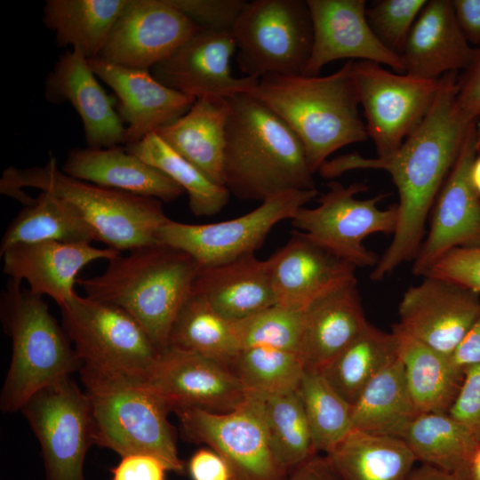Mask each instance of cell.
I'll list each match as a JSON object with an SVG mask.
<instances>
[{
  "label": "cell",
  "mask_w": 480,
  "mask_h": 480,
  "mask_svg": "<svg viewBox=\"0 0 480 480\" xmlns=\"http://www.w3.org/2000/svg\"><path fill=\"white\" fill-rule=\"evenodd\" d=\"M479 313L477 292L442 277L425 276L404 292L396 324L430 348L452 356Z\"/></svg>",
  "instance_id": "cell-18"
},
{
  "label": "cell",
  "mask_w": 480,
  "mask_h": 480,
  "mask_svg": "<svg viewBox=\"0 0 480 480\" xmlns=\"http://www.w3.org/2000/svg\"><path fill=\"white\" fill-rule=\"evenodd\" d=\"M24 187L63 199L92 228L97 241L120 252L157 243L158 228L170 220L160 200L72 178L59 170L54 157L44 166L4 171L1 193L28 206L36 198L22 191Z\"/></svg>",
  "instance_id": "cell-5"
},
{
  "label": "cell",
  "mask_w": 480,
  "mask_h": 480,
  "mask_svg": "<svg viewBox=\"0 0 480 480\" xmlns=\"http://www.w3.org/2000/svg\"><path fill=\"white\" fill-rule=\"evenodd\" d=\"M88 63L117 96L118 114L127 124L126 145L178 119L196 101L194 97L164 85L148 70L121 67L100 57L90 59Z\"/></svg>",
  "instance_id": "cell-23"
},
{
  "label": "cell",
  "mask_w": 480,
  "mask_h": 480,
  "mask_svg": "<svg viewBox=\"0 0 480 480\" xmlns=\"http://www.w3.org/2000/svg\"><path fill=\"white\" fill-rule=\"evenodd\" d=\"M188 469L192 480H231L228 466L212 449L197 450L189 459Z\"/></svg>",
  "instance_id": "cell-49"
},
{
  "label": "cell",
  "mask_w": 480,
  "mask_h": 480,
  "mask_svg": "<svg viewBox=\"0 0 480 480\" xmlns=\"http://www.w3.org/2000/svg\"><path fill=\"white\" fill-rule=\"evenodd\" d=\"M398 358L379 373L352 405V427L376 435L402 438L419 415Z\"/></svg>",
  "instance_id": "cell-33"
},
{
  "label": "cell",
  "mask_w": 480,
  "mask_h": 480,
  "mask_svg": "<svg viewBox=\"0 0 480 480\" xmlns=\"http://www.w3.org/2000/svg\"><path fill=\"white\" fill-rule=\"evenodd\" d=\"M20 412L40 444L45 480H85L84 459L94 444L90 406L70 376L39 390Z\"/></svg>",
  "instance_id": "cell-14"
},
{
  "label": "cell",
  "mask_w": 480,
  "mask_h": 480,
  "mask_svg": "<svg viewBox=\"0 0 480 480\" xmlns=\"http://www.w3.org/2000/svg\"><path fill=\"white\" fill-rule=\"evenodd\" d=\"M200 29L168 0H128L99 57L149 70Z\"/></svg>",
  "instance_id": "cell-16"
},
{
  "label": "cell",
  "mask_w": 480,
  "mask_h": 480,
  "mask_svg": "<svg viewBox=\"0 0 480 480\" xmlns=\"http://www.w3.org/2000/svg\"><path fill=\"white\" fill-rule=\"evenodd\" d=\"M352 69L368 137L378 157L387 158L423 121L436 100L441 77L426 80L394 74L368 60H353Z\"/></svg>",
  "instance_id": "cell-12"
},
{
  "label": "cell",
  "mask_w": 480,
  "mask_h": 480,
  "mask_svg": "<svg viewBox=\"0 0 480 480\" xmlns=\"http://www.w3.org/2000/svg\"><path fill=\"white\" fill-rule=\"evenodd\" d=\"M448 414L480 442V363L465 368L460 390Z\"/></svg>",
  "instance_id": "cell-46"
},
{
  "label": "cell",
  "mask_w": 480,
  "mask_h": 480,
  "mask_svg": "<svg viewBox=\"0 0 480 480\" xmlns=\"http://www.w3.org/2000/svg\"><path fill=\"white\" fill-rule=\"evenodd\" d=\"M10 278L0 297V318L12 341V358L0 396L3 412L20 411L39 390L83 364L43 296Z\"/></svg>",
  "instance_id": "cell-7"
},
{
  "label": "cell",
  "mask_w": 480,
  "mask_h": 480,
  "mask_svg": "<svg viewBox=\"0 0 480 480\" xmlns=\"http://www.w3.org/2000/svg\"><path fill=\"white\" fill-rule=\"evenodd\" d=\"M459 72L441 76L436 100L418 128L387 158H364L357 152L324 162L323 178L332 179L353 169H382L396 185L399 202L393 239L371 273L380 281L404 262L414 260L422 244L426 220L460 152L468 120L456 103Z\"/></svg>",
  "instance_id": "cell-1"
},
{
  "label": "cell",
  "mask_w": 480,
  "mask_h": 480,
  "mask_svg": "<svg viewBox=\"0 0 480 480\" xmlns=\"http://www.w3.org/2000/svg\"><path fill=\"white\" fill-rule=\"evenodd\" d=\"M146 382L172 411L198 408L228 412L247 397L229 366L172 346L160 352Z\"/></svg>",
  "instance_id": "cell-17"
},
{
  "label": "cell",
  "mask_w": 480,
  "mask_h": 480,
  "mask_svg": "<svg viewBox=\"0 0 480 480\" xmlns=\"http://www.w3.org/2000/svg\"><path fill=\"white\" fill-rule=\"evenodd\" d=\"M406 480H470L468 474H451L429 465L422 464L412 470Z\"/></svg>",
  "instance_id": "cell-53"
},
{
  "label": "cell",
  "mask_w": 480,
  "mask_h": 480,
  "mask_svg": "<svg viewBox=\"0 0 480 480\" xmlns=\"http://www.w3.org/2000/svg\"><path fill=\"white\" fill-rule=\"evenodd\" d=\"M169 346L212 358L230 368L241 350L234 322L193 291L174 321Z\"/></svg>",
  "instance_id": "cell-37"
},
{
  "label": "cell",
  "mask_w": 480,
  "mask_h": 480,
  "mask_svg": "<svg viewBox=\"0 0 480 480\" xmlns=\"http://www.w3.org/2000/svg\"><path fill=\"white\" fill-rule=\"evenodd\" d=\"M425 276L450 280L480 295V247L448 251L431 266Z\"/></svg>",
  "instance_id": "cell-45"
},
{
  "label": "cell",
  "mask_w": 480,
  "mask_h": 480,
  "mask_svg": "<svg viewBox=\"0 0 480 480\" xmlns=\"http://www.w3.org/2000/svg\"><path fill=\"white\" fill-rule=\"evenodd\" d=\"M231 369L246 395L264 396L297 389L305 366L297 352L255 346L242 348Z\"/></svg>",
  "instance_id": "cell-41"
},
{
  "label": "cell",
  "mask_w": 480,
  "mask_h": 480,
  "mask_svg": "<svg viewBox=\"0 0 480 480\" xmlns=\"http://www.w3.org/2000/svg\"><path fill=\"white\" fill-rule=\"evenodd\" d=\"M470 178L475 189L480 196V155L475 158L472 164Z\"/></svg>",
  "instance_id": "cell-55"
},
{
  "label": "cell",
  "mask_w": 480,
  "mask_h": 480,
  "mask_svg": "<svg viewBox=\"0 0 480 480\" xmlns=\"http://www.w3.org/2000/svg\"><path fill=\"white\" fill-rule=\"evenodd\" d=\"M427 0H380L366 8L372 30L391 52L400 56L410 30Z\"/></svg>",
  "instance_id": "cell-43"
},
{
  "label": "cell",
  "mask_w": 480,
  "mask_h": 480,
  "mask_svg": "<svg viewBox=\"0 0 480 480\" xmlns=\"http://www.w3.org/2000/svg\"><path fill=\"white\" fill-rule=\"evenodd\" d=\"M44 95L52 103L68 101L75 108L83 122L87 148L126 145V127L116 111V100L99 84L79 51H67L59 57L46 78Z\"/></svg>",
  "instance_id": "cell-22"
},
{
  "label": "cell",
  "mask_w": 480,
  "mask_h": 480,
  "mask_svg": "<svg viewBox=\"0 0 480 480\" xmlns=\"http://www.w3.org/2000/svg\"><path fill=\"white\" fill-rule=\"evenodd\" d=\"M318 198L314 208L301 207L292 224L319 245L357 268H374L379 257L368 250L364 240L375 233L394 234L397 222L396 204L380 209L378 204L387 195L357 199L356 195L369 188L361 182L348 187L337 181Z\"/></svg>",
  "instance_id": "cell-10"
},
{
  "label": "cell",
  "mask_w": 480,
  "mask_h": 480,
  "mask_svg": "<svg viewBox=\"0 0 480 480\" xmlns=\"http://www.w3.org/2000/svg\"><path fill=\"white\" fill-rule=\"evenodd\" d=\"M228 100L223 176L229 193L262 202L286 191L316 189L303 145L292 130L248 93Z\"/></svg>",
  "instance_id": "cell-2"
},
{
  "label": "cell",
  "mask_w": 480,
  "mask_h": 480,
  "mask_svg": "<svg viewBox=\"0 0 480 480\" xmlns=\"http://www.w3.org/2000/svg\"><path fill=\"white\" fill-rule=\"evenodd\" d=\"M60 308L62 327L84 366L147 380L161 351L131 315L77 293Z\"/></svg>",
  "instance_id": "cell-9"
},
{
  "label": "cell",
  "mask_w": 480,
  "mask_h": 480,
  "mask_svg": "<svg viewBox=\"0 0 480 480\" xmlns=\"http://www.w3.org/2000/svg\"><path fill=\"white\" fill-rule=\"evenodd\" d=\"M452 358L457 365L464 369L480 363V313L452 355Z\"/></svg>",
  "instance_id": "cell-52"
},
{
  "label": "cell",
  "mask_w": 480,
  "mask_h": 480,
  "mask_svg": "<svg viewBox=\"0 0 480 480\" xmlns=\"http://www.w3.org/2000/svg\"><path fill=\"white\" fill-rule=\"evenodd\" d=\"M402 439L417 460L451 474L469 475L473 454L480 442L448 413H420Z\"/></svg>",
  "instance_id": "cell-35"
},
{
  "label": "cell",
  "mask_w": 480,
  "mask_h": 480,
  "mask_svg": "<svg viewBox=\"0 0 480 480\" xmlns=\"http://www.w3.org/2000/svg\"><path fill=\"white\" fill-rule=\"evenodd\" d=\"M198 28L232 33L247 4L244 0H168Z\"/></svg>",
  "instance_id": "cell-44"
},
{
  "label": "cell",
  "mask_w": 480,
  "mask_h": 480,
  "mask_svg": "<svg viewBox=\"0 0 480 480\" xmlns=\"http://www.w3.org/2000/svg\"><path fill=\"white\" fill-rule=\"evenodd\" d=\"M304 310L275 304L234 322L241 349L267 346L298 353Z\"/></svg>",
  "instance_id": "cell-42"
},
{
  "label": "cell",
  "mask_w": 480,
  "mask_h": 480,
  "mask_svg": "<svg viewBox=\"0 0 480 480\" xmlns=\"http://www.w3.org/2000/svg\"><path fill=\"white\" fill-rule=\"evenodd\" d=\"M193 292L204 297L218 313L232 322L276 304L269 260H259L254 253L201 268Z\"/></svg>",
  "instance_id": "cell-28"
},
{
  "label": "cell",
  "mask_w": 480,
  "mask_h": 480,
  "mask_svg": "<svg viewBox=\"0 0 480 480\" xmlns=\"http://www.w3.org/2000/svg\"><path fill=\"white\" fill-rule=\"evenodd\" d=\"M352 65L353 60H348L324 76L266 75L248 92L297 135L313 173L336 150L368 138L359 114Z\"/></svg>",
  "instance_id": "cell-4"
},
{
  "label": "cell",
  "mask_w": 480,
  "mask_h": 480,
  "mask_svg": "<svg viewBox=\"0 0 480 480\" xmlns=\"http://www.w3.org/2000/svg\"><path fill=\"white\" fill-rule=\"evenodd\" d=\"M399 358L396 335L371 324L319 372L350 405L364 388Z\"/></svg>",
  "instance_id": "cell-34"
},
{
  "label": "cell",
  "mask_w": 480,
  "mask_h": 480,
  "mask_svg": "<svg viewBox=\"0 0 480 480\" xmlns=\"http://www.w3.org/2000/svg\"><path fill=\"white\" fill-rule=\"evenodd\" d=\"M479 151L480 123L473 121L431 209L428 236L413 260V275L424 276L452 249L480 247V196L470 178Z\"/></svg>",
  "instance_id": "cell-15"
},
{
  "label": "cell",
  "mask_w": 480,
  "mask_h": 480,
  "mask_svg": "<svg viewBox=\"0 0 480 480\" xmlns=\"http://www.w3.org/2000/svg\"><path fill=\"white\" fill-rule=\"evenodd\" d=\"M125 148L177 183L188 194L190 211L196 216L215 215L228 204L231 195L228 189L212 181L156 132Z\"/></svg>",
  "instance_id": "cell-38"
},
{
  "label": "cell",
  "mask_w": 480,
  "mask_h": 480,
  "mask_svg": "<svg viewBox=\"0 0 480 480\" xmlns=\"http://www.w3.org/2000/svg\"><path fill=\"white\" fill-rule=\"evenodd\" d=\"M458 25L470 44L480 47V0H452Z\"/></svg>",
  "instance_id": "cell-50"
},
{
  "label": "cell",
  "mask_w": 480,
  "mask_h": 480,
  "mask_svg": "<svg viewBox=\"0 0 480 480\" xmlns=\"http://www.w3.org/2000/svg\"><path fill=\"white\" fill-rule=\"evenodd\" d=\"M200 269L188 253L157 242L120 254L101 274L77 284L85 296L126 311L162 351Z\"/></svg>",
  "instance_id": "cell-3"
},
{
  "label": "cell",
  "mask_w": 480,
  "mask_h": 480,
  "mask_svg": "<svg viewBox=\"0 0 480 480\" xmlns=\"http://www.w3.org/2000/svg\"><path fill=\"white\" fill-rule=\"evenodd\" d=\"M45 241L92 243L96 236L80 214L51 192L42 191L12 220L0 244V254L22 244Z\"/></svg>",
  "instance_id": "cell-36"
},
{
  "label": "cell",
  "mask_w": 480,
  "mask_h": 480,
  "mask_svg": "<svg viewBox=\"0 0 480 480\" xmlns=\"http://www.w3.org/2000/svg\"><path fill=\"white\" fill-rule=\"evenodd\" d=\"M392 332L398 343L407 386L419 413H448L463 382L464 368L444 355L403 331Z\"/></svg>",
  "instance_id": "cell-30"
},
{
  "label": "cell",
  "mask_w": 480,
  "mask_h": 480,
  "mask_svg": "<svg viewBox=\"0 0 480 480\" xmlns=\"http://www.w3.org/2000/svg\"><path fill=\"white\" fill-rule=\"evenodd\" d=\"M254 396L260 402L270 448L282 467L291 472L317 454L298 389Z\"/></svg>",
  "instance_id": "cell-39"
},
{
  "label": "cell",
  "mask_w": 480,
  "mask_h": 480,
  "mask_svg": "<svg viewBox=\"0 0 480 480\" xmlns=\"http://www.w3.org/2000/svg\"><path fill=\"white\" fill-rule=\"evenodd\" d=\"M232 34L236 61L245 76L304 75L313 44L307 0L247 2Z\"/></svg>",
  "instance_id": "cell-8"
},
{
  "label": "cell",
  "mask_w": 480,
  "mask_h": 480,
  "mask_svg": "<svg viewBox=\"0 0 480 480\" xmlns=\"http://www.w3.org/2000/svg\"><path fill=\"white\" fill-rule=\"evenodd\" d=\"M183 437L204 444L225 460L231 480H285L289 471L269 445L258 398L247 395L236 409L212 412L198 408L174 411Z\"/></svg>",
  "instance_id": "cell-13"
},
{
  "label": "cell",
  "mask_w": 480,
  "mask_h": 480,
  "mask_svg": "<svg viewBox=\"0 0 480 480\" xmlns=\"http://www.w3.org/2000/svg\"><path fill=\"white\" fill-rule=\"evenodd\" d=\"M285 480H341L326 455L316 454L289 473Z\"/></svg>",
  "instance_id": "cell-51"
},
{
  "label": "cell",
  "mask_w": 480,
  "mask_h": 480,
  "mask_svg": "<svg viewBox=\"0 0 480 480\" xmlns=\"http://www.w3.org/2000/svg\"><path fill=\"white\" fill-rule=\"evenodd\" d=\"M316 453L326 454L353 429L352 405L319 371L305 369L298 387Z\"/></svg>",
  "instance_id": "cell-40"
},
{
  "label": "cell",
  "mask_w": 480,
  "mask_h": 480,
  "mask_svg": "<svg viewBox=\"0 0 480 480\" xmlns=\"http://www.w3.org/2000/svg\"><path fill=\"white\" fill-rule=\"evenodd\" d=\"M62 172L94 185L165 203L185 193L163 172L119 146L75 149L68 154Z\"/></svg>",
  "instance_id": "cell-27"
},
{
  "label": "cell",
  "mask_w": 480,
  "mask_h": 480,
  "mask_svg": "<svg viewBox=\"0 0 480 480\" xmlns=\"http://www.w3.org/2000/svg\"><path fill=\"white\" fill-rule=\"evenodd\" d=\"M313 44L305 76H319L326 64L340 60H368L404 74L401 57L377 38L366 19L364 0H307Z\"/></svg>",
  "instance_id": "cell-20"
},
{
  "label": "cell",
  "mask_w": 480,
  "mask_h": 480,
  "mask_svg": "<svg viewBox=\"0 0 480 480\" xmlns=\"http://www.w3.org/2000/svg\"><path fill=\"white\" fill-rule=\"evenodd\" d=\"M228 98L196 99L180 117L156 132L212 181L224 186L223 163Z\"/></svg>",
  "instance_id": "cell-29"
},
{
  "label": "cell",
  "mask_w": 480,
  "mask_h": 480,
  "mask_svg": "<svg viewBox=\"0 0 480 480\" xmlns=\"http://www.w3.org/2000/svg\"><path fill=\"white\" fill-rule=\"evenodd\" d=\"M79 374L89 402L94 444L121 457L150 454L170 471H184L175 429L168 420L172 409L145 379L84 365Z\"/></svg>",
  "instance_id": "cell-6"
},
{
  "label": "cell",
  "mask_w": 480,
  "mask_h": 480,
  "mask_svg": "<svg viewBox=\"0 0 480 480\" xmlns=\"http://www.w3.org/2000/svg\"><path fill=\"white\" fill-rule=\"evenodd\" d=\"M476 53V47L458 25L452 0H429L414 21L400 57L404 74L435 80L467 69Z\"/></svg>",
  "instance_id": "cell-25"
},
{
  "label": "cell",
  "mask_w": 480,
  "mask_h": 480,
  "mask_svg": "<svg viewBox=\"0 0 480 480\" xmlns=\"http://www.w3.org/2000/svg\"><path fill=\"white\" fill-rule=\"evenodd\" d=\"M276 304L305 309L316 298L356 276V268L294 231L268 258Z\"/></svg>",
  "instance_id": "cell-24"
},
{
  "label": "cell",
  "mask_w": 480,
  "mask_h": 480,
  "mask_svg": "<svg viewBox=\"0 0 480 480\" xmlns=\"http://www.w3.org/2000/svg\"><path fill=\"white\" fill-rule=\"evenodd\" d=\"M166 465L158 458L146 453L121 457L111 469V480H165Z\"/></svg>",
  "instance_id": "cell-47"
},
{
  "label": "cell",
  "mask_w": 480,
  "mask_h": 480,
  "mask_svg": "<svg viewBox=\"0 0 480 480\" xmlns=\"http://www.w3.org/2000/svg\"><path fill=\"white\" fill-rule=\"evenodd\" d=\"M128 0H47L44 25L59 47L73 46L87 60L99 57Z\"/></svg>",
  "instance_id": "cell-32"
},
{
  "label": "cell",
  "mask_w": 480,
  "mask_h": 480,
  "mask_svg": "<svg viewBox=\"0 0 480 480\" xmlns=\"http://www.w3.org/2000/svg\"><path fill=\"white\" fill-rule=\"evenodd\" d=\"M120 254L108 247H94L91 243L45 241L17 244L0 255L5 275L20 282L25 280L32 293L47 295L60 308L76 294L77 275L84 267Z\"/></svg>",
  "instance_id": "cell-21"
},
{
  "label": "cell",
  "mask_w": 480,
  "mask_h": 480,
  "mask_svg": "<svg viewBox=\"0 0 480 480\" xmlns=\"http://www.w3.org/2000/svg\"><path fill=\"white\" fill-rule=\"evenodd\" d=\"M470 480H480V444L475 451L469 466Z\"/></svg>",
  "instance_id": "cell-54"
},
{
  "label": "cell",
  "mask_w": 480,
  "mask_h": 480,
  "mask_svg": "<svg viewBox=\"0 0 480 480\" xmlns=\"http://www.w3.org/2000/svg\"><path fill=\"white\" fill-rule=\"evenodd\" d=\"M325 455L341 480H406L417 460L402 438L357 429Z\"/></svg>",
  "instance_id": "cell-31"
},
{
  "label": "cell",
  "mask_w": 480,
  "mask_h": 480,
  "mask_svg": "<svg viewBox=\"0 0 480 480\" xmlns=\"http://www.w3.org/2000/svg\"><path fill=\"white\" fill-rule=\"evenodd\" d=\"M317 195L316 188L279 193L250 212L221 222L187 224L169 220L158 228L156 238L188 253L201 268L225 264L254 253L277 223L292 220Z\"/></svg>",
  "instance_id": "cell-11"
},
{
  "label": "cell",
  "mask_w": 480,
  "mask_h": 480,
  "mask_svg": "<svg viewBox=\"0 0 480 480\" xmlns=\"http://www.w3.org/2000/svg\"><path fill=\"white\" fill-rule=\"evenodd\" d=\"M367 324L356 276L316 298L304 310L298 353L305 369L320 371Z\"/></svg>",
  "instance_id": "cell-26"
},
{
  "label": "cell",
  "mask_w": 480,
  "mask_h": 480,
  "mask_svg": "<svg viewBox=\"0 0 480 480\" xmlns=\"http://www.w3.org/2000/svg\"><path fill=\"white\" fill-rule=\"evenodd\" d=\"M236 50L232 33L200 29L154 66L151 74L164 85L196 100L248 93L259 79L232 76L230 60Z\"/></svg>",
  "instance_id": "cell-19"
},
{
  "label": "cell",
  "mask_w": 480,
  "mask_h": 480,
  "mask_svg": "<svg viewBox=\"0 0 480 480\" xmlns=\"http://www.w3.org/2000/svg\"><path fill=\"white\" fill-rule=\"evenodd\" d=\"M456 103L470 121L480 123V47L471 65L459 75Z\"/></svg>",
  "instance_id": "cell-48"
}]
</instances>
